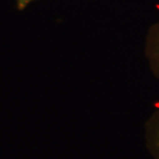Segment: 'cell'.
<instances>
[{"mask_svg": "<svg viewBox=\"0 0 159 159\" xmlns=\"http://www.w3.org/2000/svg\"><path fill=\"white\" fill-rule=\"evenodd\" d=\"M145 55L153 75L159 79V21L148 30L145 42Z\"/></svg>", "mask_w": 159, "mask_h": 159, "instance_id": "6da1fadb", "label": "cell"}, {"mask_svg": "<svg viewBox=\"0 0 159 159\" xmlns=\"http://www.w3.org/2000/svg\"><path fill=\"white\" fill-rule=\"evenodd\" d=\"M147 146L154 159H159V108L146 123Z\"/></svg>", "mask_w": 159, "mask_h": 159, "instance_id": "7a4b0ae2", "label": "cell"}, {"mask_svg": "<svg viewBox=\"0 0 159 159\" xmlns=\"http://www.w3.org/2000/svg\"><path fill=\"white\" fill-rule=\"evenodd\" d=\"M32 1L33 0H16L17 8H18V11H23V9H25L27 7V5Z\"/></svg>", "mask_w": 159, "mask_h": 159, "instance_id": "3957f363", "label": "cell"}]
</instances>
